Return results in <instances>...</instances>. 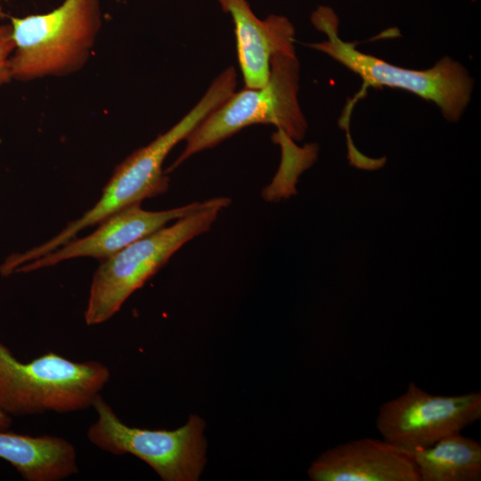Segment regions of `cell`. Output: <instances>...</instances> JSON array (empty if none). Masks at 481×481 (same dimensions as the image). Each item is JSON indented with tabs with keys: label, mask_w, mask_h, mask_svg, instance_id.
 Segmentation results:
<instances>
[{
	"label": "cell",
	"mask_w": 481,
	"mask_h": 481,
	"mask_svg": "<svg viewBox=\"0 0 481 481\" xmlns=\"http://www.w3.org/2000/svg\"><path fill=\"white\" fill-rule=\"evenodd\" d=\"M232 17L239 65L247 87L264 86L274 55L295 50V29L290 20L272 14L261 20L247 0H217Z\"/></svg>",
	"instance_id": "8fae6325"
},
{
	"label": "cell",
	"mask_w": 481,
	"mask_h": 481,
	"mask_svg": "<svg viewBox=\"0 0 481 481\" xmlns=\"http://www.w3.org/2000/svg\"><path fill=\"white\" fill-rule=\"evenodd\" d=\"M12 425V417L0 408V430H6Z\"/></svg>",
	"instance_id": "2e32d148"
},
{
	"label": "cell",
	"mask_w": 481,
	"mask_h": 481,
	"mask_svg": "<svg viewBox=\"0 0 481 481\" xmlns=\"http://www.w3.org/2000/svg\"><path fill=\"white\" fill-rule=\"evenodd\" d=\"M231 200L216 197L171 225L134 241L95 270L84 314L88 326L107 322L184 244L207 232Z\"/></svg>",
	"instance_id": "277c9868"
},
{
	"label": "cell",
	"mask_w": 481,
	"mask_h": 481,
	"mask_svg": "<svg viewBox=\"0 0 481 481\" xmlns=\"http://www.w3.org/2000/svg\"><path fill=\"white\" fill-rule=\"evenodd\" d=\"M299 71L295 50L274 55L267 82L234 92L210 112L187 135L183 151L165 173L252 125H273L292 140L301 141L307 122L298 101Z\"/></svg>",
	"instance_id": "3957f363"
},
{
	"label": "cell",
	"mask_w": 481,
	"mask_h": 481,
	"mask_svg": "<svg viewBox=\"0 0 481 481\" xmlns=\"http://www.w3.org/2000/svg\"><path fill=\"white\" fill-rule=\"evenodd\" d=\"M110 378L108 367L97 361L47 353L22 363L0 343V408L11 417L87 409Z\"/></svg>",
	"instance_id": "5b68a950"
},
{
	"label": "cell",
	"mask_w": 481,
	"mask_h": 481,
	"mask_svg": "<svg viewBox=\"0 0 481 481\" xmlns=\"http://www.w3.org/2000/svg\"><path fill=\"white\" fill-rule=\"evenodd\" d=\"M12 79L64 77L87 62L102 28L100 0H64L42 14L11 18Z\"/></svg>",
	"instance_id": "7a4b0ae2"
},
{
	"label": "cell",
	"mask_w": 481,
	"mask_h": 481,
	"mask_svg": "<svg viewBox=\"0 0 481 481\" xmlns=\"http://www.w3.org/2000/svg\"><path fill=\"white\" fill-rule=\"evenodd\" d=\"M481 419V393L431 395L410 382L379 408L376 428L383 440L404 451L432 446Z\"/></svg>",
	"instance_id": "ba28073f"
},
{
	"label": "cell",
	"mask_w": 481,
	"mask_h": 481,
	"mask_svg": "<svg viewBox=\"0 0 481 481\" xmlns=\"http://www.w3.org/2000/svg\"><path fill=\"white\" fill-rule=\"evenodd\" d=\"M273 139L281 148V163L275 178L279 196L288 198L296 193L295 183L300 173L307 169L316 159L318 145L306 144L298 147L295 141L281 130L274 133Z\"/></svg>",
	"instance_id": "5bb4252c"
},
{
	"label": "cell",
	"mask_w": 481,
	"mask_h": 481,
	"mask_svg": "<svg viewBox=\"0 0 481 481\" xmlns=\"http://www.w3.org/2000/svg\"><path fill=\"white\" fill-rule=\"evenodd\" d=\"M404 452L413 461L420 481L481 479V444L461 433L448 436L425 449Z\"/></svg>",
	"instance_id": "4fadbf2b"
},
{
	"label": "cell",
	"mask_w": 481,
	"mask_h": 481,
	"mask_svg": "<svg viewBox=\"0 0 481 481\" xmlns=\"http://www.w3.org/2000/svg\"><path fill=\"white\" fill-rule=\"evenodd\" d=\"M97 418L86 433L90 443L114 455L132 454L150 465L164 481H195L206 463L205 422L191 415L175 430H150L126 425L98 395Z\"/></svg>",
	"instance_id": "52a82bcc"
},
{
	"label": "cell",
	"mask_w": 481,
	"mask_h": 481,
	"mask_svg": "<svg viewBox=\"0 0 481 481\" xmlns=\"http://www.w3.org/2000/svg\"><path fill=\"white\" fill-rule=\"evenodd\" d=\"M236 86V70L229 67L213 80L201 99L176 124L149 144L135 150L116 167L102 189V196L91 208L79 218L69 222L50 240L24 252L8 256V268L14 271L56 249L76 237L80 231L97 224L114 212L165 193L169 187V177L163 170L167 156L177 143L185 140L199 123L235 92Z\"/></svg>",
	"instance_id": "6da1fadb"
},
{
	"label": "cell",
	"mask_w": 481,
	"mask_h": 481,
	"mask_svg": "<svg viewBox=\"0 0 481 481\" xmlns=\"http://www.w3.org/2000/svg\"><path fill=\"white\" fill-rule=\"evenodd\" d=\"M307 474L313 481H420L406 452L369 437L326 450L312 462Z\"/></svg>",
	"instance_id": "30bf717a"
},
{
	"label": "cell",
	"mask_w": 481,
	"mask_h": 481,
	"mask_svg": "<svg viewBox=\"0 0 481 481\" xmlns=\"http://www.w3.org/2000/svg\"><path fill=\"white\" fill-rule=\"evenodd\" d=\"M0 458L27 481H60L77 473L75 447L66 439L0 430Z\"/></svg>",
	"instance_id": "7c38bea8"
},
{
	"label": "cell",
	"mask_w": 481,
	"mask_h": 481,
	"mask_svg": "<svg viewBox=\"0 0 481 481\" xmlns=\"http://www.w3.org/2000/svg\"><path fill=\"white\" fill-rule=\"evenodd\" d=\"M13 48L11 24L0 25V87L12 80L10 58Z\"/></svg>",
	"instance_id": "9a60e30c"
},
{
	"label": "cell",
	"mask_w": 481,
	"mask_h": 481,
	"mask_svg": "<svg viewBox=\"0 0 481 481\" xmlns=\"http://www.w3.org/2000/svg\"><path fill=\"white\" fill-rule=\"evenodd\" d=\"M313 25L326 38L310 46L357 74L367 86H388L409 91L435 102L444 118L458 121L470 102L473 81L467 69L449 57L424 70L390 64L358 51L338 35V19L329 6H319L311 15Z\"/></svg>",
	"instance_id": "8992f818"
},
{
	"label": "cell",
	"mask_w": 481,
	"mask_h": 481,
	"mask_svg": "<svg viewBox=\"0 0 481 481\" xmlns=\"http://www.w3.org/2000/svg\"><path fill=\"white\" fill-rule=\"evenodd\" d=\"M204 203L205 200L196 201L160 211L143 209L141 204L128 206L99 222L89 235L72 238L56 249L22 265L14 273L51 267L77 257H93L102 262L169 222L200 209Z\"/></svg>",
	"instance_id": "9c48e42d"
}]
</instances>
